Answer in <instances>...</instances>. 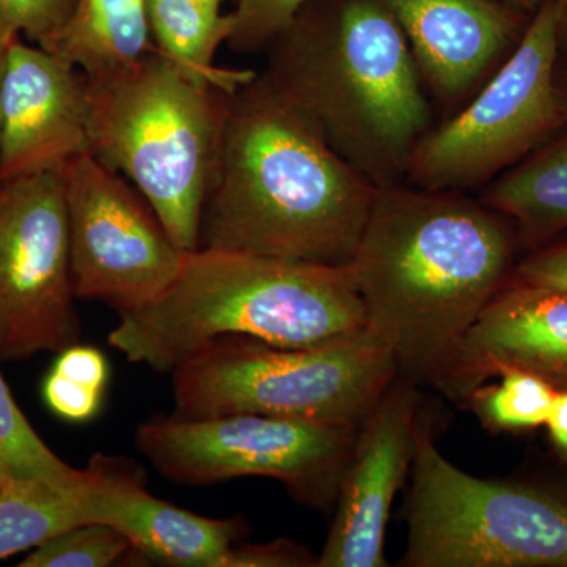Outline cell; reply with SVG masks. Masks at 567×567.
I'll return each instance as SVG.
<instances>
[{
	"label": "cell",
	"mask_w": 567,
	"mask_h": 567,
	"mask_svg": "<svg viewBox=\"0 0 567 567\" xmlns=\"http://www.w3.org/2000/svg\"><path fill=\"white\" fill-rule=\"evenodd\" d=\"M377 192L264 71L227 99L199 249L349 267Z\"/></svg>",
	"instance_id": "cell-1"
},
{
	"label": "cell",
	"mask_w": 567,
	"mask_h": 567,
	"mask_svg": "<svg viewBox=\"0 0 567 567\" xmlns=\"http://www.w3.org/2000/svg\"><path fill=\"white\" fill-rule=\"evenodd\" d=\"M516 229L462 192L380 188L349 265L399 374L439 385L458 346L513 275Z\"/></svg>",
	"instance_id": "cell-2"
},
{
	"label": "cell",
	"mask_w": 567,
	"mask_h": 567,
	"mask_svg": "<svg viewBox=\"0 0 567 567\" xmlns=\"http://www.w3.org/2000/svg\"><path fill=\"white\" fill-rule=\"evenodd\" d=\"M265 74L375 188L406 181L432 128L409 41L377 0H311L265 51Z\"/></svg>",
	"instance_id": "cell-3"
},
{
	"label": "cell",
	"mask_w": 567,
	"mask_h": 567,
	"mask_svg": "<svg viewBox=\"0 0 567 567\" xmlns=\"http://www.w3.org/2000/svg\"><path fill=\"white\" fill-rule=\"evenodd\" d=\"M368 324L349 267L200 248L185 254L166 292L118 315L107 342L130 363L173 372L221 336L300 349L327 344Z\"/></svg>",
	"instance_id": "cell-4"
},
{
	"label": "cell",
	"mask_w": 567,
	"mask_h": 567,
	"mask_svg": "<svg viewBox=\"0 0 567 567\" xmlns=\"http://www.w3.org/2000/svg\"><path fill=\"white\" fill-rule=\"evenodd\" d=\"M229 93L159 51L89 80V152L144 194L186 252L199 249Z\"/></svg>",
	"instance_id": "cell-5"
},
{
	"label": "cell",
	"mask_w": 567,
	"mask_h": 567,
	"mask_svg": "<svg viewBox=\"0 0 567 567\" xmlns=\"http://www.w3.org/2000/svg\"><path fill=\"white\" fill-rule=\"evenodd\" d=\"M175 416L262 415L358 429L399 375L385 338L363 330L315 347L221 336L173 372Z\"/></svg>",
	"instance_id": "cell-6"
},
{
	"label": "cell",
	"mask_w": 567,
	"mask_h": 567,
	"mask_svg": "<svg viewBox=\"0 0 567 567\" xmlns=\"http://www.w3.org/2000/svg\"><path fill=\"white\" fill-rule=\"evenodd\" d=\"M406 567H567V491L457 468L417 421Z\"/></svg>",
	"instance_id": "cell-7"
},
{
	"label": "cell",
	"mask_w": 567,
	"mask_h": 567,
	"mask_svg": "<svg viewBox=\"0 0 567 567\" xmlns=\"http://www.w3.org/2000/svg\"><path fill=\"white\" fill-rule=\"evenodd\" d=\"M557 3L544 0L506 61L446 122L417 142L406 183L425 189L484 188L566 132L559 110Z\"/></svg>",
	"instance_id": "cell-8"
},
{
	"label": "cell",
	"mask_w": 567,
	"mask_h": 567,
	"mask_svg": "<svg viewBox=\"0 0 567 567\" xmlns=\"http://www.w3.org/2000/svg\"><path fill=\"white\" fill-rule=\"evenodd\" d=\"M357 431L248 413L203 420L173 415L141 424L136 446L159 475L181 486L270 477L305 505L324 507L338 495Z\"/></svg>",
	"instance_id": "cell-9"
},
{
	"label": "cell",
	"mask_w": 567,
	"mask_h": 567,
	"mask_svg": "<svg viewBox=\"0 0 567 567\" xmlns=\"http://www.w3.org/2000/svg\"><path fill=\"white\" fill-rule=\"evenodd\" d=\"M59 173L76 300L102 301L125 315L166 292L186 251L175 245L144 194L91 152L74 156Z\"/></svg>",
	"instance_id": "cell-10"
},
{
	"label": "cell",
	"mask_w": 567,
	"mask_h": 567,
	"mask_svg": "<svg viewBox=\"0 0 567 567\" xmlns=\"http://www.w3.org/2000/svg\"><path fill=\"white\" fill-rule=\"evenodd\" d=\"M80 338L61 173L0 182V361L61 353Z\"/></svg>",
	"instance_id": "cell-11"
},
{
	"label": "cell",
	"mask_w": 567,
	"mask_h": 567,
	"mask_svg": "<svg viewBox=\"0 0 567 567\" xmlns=\"http://www.w3.org/2000/svg\"><path fill=\"white\" fill-rule=\"evenodd\" d=\"M415 382L399 374L354 436L333 525L316 567H383L391 506L412 468L420 413Z\"/></svg>",
	"instance_id": "cell-12"
},
{
	"label": "cell",
	"mask_w": 567,
	"mask_h": 567,
	"mask_svg": "<svg viewBox=\"0 0 567 567\" xmlns=\"http://www.w3.org/2000/svg\"><path fill=\"white\" fill-rule=\"evenodd\" d=\"M89 152V78L59 55L10 41L2 87L0 182L59 173Z\"/></svg>",
	"instance_id": "cell-13"
},
{
	"label": "cell",
	"mask_w": 567,
	"mask_h": 567,
	"mask_svg": "<svg viewBox=\"0 0 567 567\" xmlns=\"http://www.w3.org/2000/svg\"><path fill=\"white\" fill-rule=\"evenodd\" d=\"M404 32L427 95L446 107L472 99L527 29L499 0H377Z\"/></svg>",
	"instance_id": "cell-14"
},
{
	"label": "cell",
	"mask_w": 567,
	"mask_h": 567,
	"mask_svg": "<svg viewBox=\"0 0 567 567\" xmlns=\"http://www.w3.org/2000/svg\"><path fill=\"white\" fill-rule=\"evenodd\" d=\"M505 369L567 390V290L507 279L458 346L440 390L466 399Z\"/></svg>",
	"instance_id": "cell-15"
},
{
	"label": "cell",
	"mask_w": 567,
	"mask_h": 567,
	"mask_svg": "<svg viewBox=\"0 0 567 567\" xmlns=\"http://www.w3.org/2000/svg\"><path fill=\"white\" fill-rule=\"evenodd\" d=\"M87 468L93 524L117 528L137 557L177 567H230L244 527L238 518L197 516L156 498L125 458L96 454Z\"/></svg>",
	"instance_id": "cell-16"
},
{
	"label": "cell",
	"mask_w": 567,
	"mask_h": 567,
	"mask_svg": "<svg viewBox=\"0 0 567 567\" xmlns=\"http://www.w3.org/2000/svg\"><path fill=\"white\" fill-rule=\"evenodd\" d=\"M89 80L130 69L158 51L147 0H76L69 20L41 44Z\"/></svg>",
	"instance_id": "cell-17"
},
{
	"label": "cell",
	"mask_w": 567,
	"mask_h": 567,
	"mask_svg": "<svg viewBox=\"0 0 567 567\" xmlns=\"http://www.w3.org/2000/svg\"><path fill=\"white\" fill-rule=\"evenodd\" d=\"M480 199L502 213L532 248L567 230V132L484 186Z\"/></svg>",
	"instance_id": "cell-18"
},
{
	"label": "cell",
	"mask_w": 567,
	"mask_h": 567,
	"mask_svg": "<svg viewBox=\"0 0 567 567\" xmlns=\"http://www.w3.org/2000/svg\"><path fill=\"white\" fill-rule=\"evenodd\" d=\"M152 37L162 54L194 80L224 92H235L256 71L215 65V55L233 33V14L204 0H147Z\"/></svg>",
	"instance_id": "cell-19"
},
{
	"label": "cell",
	"mask_w": 567,
	"mask_h": 567,
	"mask_svg": "<svg viewBox=\"0 0 567 567\" xmlns=\"http://www.w3.org/2000/svg\"><path fill=\"white\" fill-rule=\"evenodd\" d=\"M91 484L92 476L87 486L69 491L41 481L3 476L0 484V561L39 547L66 529L93 524Z\"/></svg>",
	"instance_id": "cell-20"
},
{
	"label": "cell",
	"mask_w": 567,
	"mask_h": 567,
	"mask_svg": "<svg viewBox=\"0 0 567 567\" xmlns=\"http://www.w3.org/2000/svg\"><path fill=\"white\" fill-rule=\"evenodd\" d=\"M0 472L14 480L41 481L80 491L91 480L89 470L73 468L52 453L14 402L0 372Z\"/></svg>",
	"instance_id": "cell-21"
},
{
	"label": "cell",
	"mask_w": 567,
	"mask_h": 567,
	"mask_svg": "<svg viewBox=\"0 0 567 567\" xmlns=\"http://www.w3.org/2000/svg\"><path fill=\"white\" fill-rule=\"evenodd\" d=\"M496 385H481L465 401L494 431H524L546 424L557 390L546 380L518 369L499 372Z\"/></svg>",
	"instance_id": "cell-22"
},
{
	"label": "cell",
	"mask_w": 567,
	"mask_h": 567,
	"mask_svg": "<svg viewBox=\"0 0 567 567\" xmlns=\"http://www.w3.org/2000/svg\"><path fill=\"white\" fill-rule=\"evenodd\" d=\"M132 540L117 528L85 524L33 548L20 567H107L136 559Z\"/></svg>",
	"instance_id": "cell-23"
},
{
	"label": "cell",
	"mask_w": 567,
	"mask_h": 567,
	"mask_svg": "<svg viewBox=\"0 0 567 567\" xmlns=\"http://www.w3.org/2000/svg\"><path fill=\"white\" fill-rule=\"evenodd\" d=\"M311 0H237L229 47L240 54L265 52Z\"/></svg>",
	"instance_id": "cell-24"
},
{
	"label": "cell",
	"mask_w": 567,
	"mask_h": 567,
	"mask_svg": "<svg viewBox=\"0 0 567 567\" xmlns=\"http://www.w3.org/2000/svg\"><path fill=\"white\" fill-rule=\"evenodd\" d=\"M76 0H0V39L11 41L24 33L41 44L69 20Z\"/></svg>",
	"instance_id": "cell-25"
},
{
	"label": "cell",
	"mask_w": 567,
	"mask_h": 567,
	"mask_svg": "<svg viewBox=\"0 0 567 567\" xmlns=\"http://www.w3.org/2000/svg\"><path fill=\"white\" fill-rule=\"evenodd\" d=\"M43 395L52 412L69 423H87L99 413L103 401L102 391L81 385L55 369L44 380Z\"/></svg>",
	"instance_id": "cell-26"
},
{
	"label": "cell",
	"mask_w": 567,
	"mask_h": 567,
	"mask_svg": "<svg viewBox=\"0 0 567 567\" xmlns=\"http://www.w3.org/2000/svg\"><path fill=\"white\" fill-rule=\"evenodd\" d=\"M513 276L536 286L567 290V237L535 248L517 264Z\"/></svg>",
	"instance_id": "cell-27"
},
{
	"label": "cell",
	"mask_w": 567,
	"mask_h": 567,
	"mask_svg": "<svg viewBox=\"0 0 567 567\" xmlns=\"http://www.w3.org/2000/svg\"><path fill=\"white\" fill-rule=\"evenodd\" d=\"M306 548L292 540L279 539L256 546H235L230 567H306L316 566Z\"/></svg>",
	"instance_id": "cell-28"
},
{
	"label": "cell",
	"mask_w": 567,
	"mask_h": 567,
	"mask_svg": "<svg viewBox=\"0 0 567 567\" xmlns=\"http://www.w3.org/2000/svg\"><path fill=\"white\" fill-rule=\"evenodd\" d=\"M55 371L93 390L106 388L107 363L104 354L93 347L71 346L59 353Z\"/></svg>",
	"instance_id": "cell-29"
},
{
	"label": "cell",
	"mask_w": 567,
	"mask_h": 567,
	"mask_svg": "<svg viewBox=\"0 0 567 567\" xmlns=\"http://www.w3.org/2000/svg\"><path fill=\"white\" fill-rule=\"evenodd\" d=\"M546 425L551 443L567 458V390H559L555 394Z\"/></svg>",
	"instance_id": "cell-30"
},
{
	"label": "cell",
	"mask_w": 567,
	"mask_h": 567,
	"mask_svg": "<svg viewBox=\"0 0 567 567\" xmlns=\"http://www.w3.org/2000/svg\"><path fill=\"white\" fill-rule=\"evenodd\" d=\"M555 3H557L559 62H567V0H555Z\"/></svg>",
	"instance_id": "cell-31"
},
{
	"label": "cell",
	"mask_w": 567,
	"mask_h": 567,
	"mask_svg": "<svg viewBox=\"0 0 567 567\" xmlns=\"http://www.w3.org/2000/svg\"><path fill=\"white\" fill-rule=\"evenodd\" d=\"M555 85H557L559 110H561L563 121H565L567 132V62L558 63Z\"/></svg>",
	"instance_id": "cell-32"
},
{
	"label": "cell",
	"mask_w": 567,
	"mask_h": 567,
	"mask_svg": "<svg viewBox=\"0 0 567 567\" xmlns=\"http://www.w3.org/2000/svg\"><path fill=\"white\" fill-rule=\"evenodd\" d=\"M10 41L0 39V130H2V87L6 76L7 58H9Z\"/></svg>",
	"instance_id": "cell-33"
},
{
	"label": "cell",
	"mask_w": 567,
	"mask_h": 567,
	"mask_svg": "<svg viewBox=\"0 0 567 567\" xmlns=\"http://www.w3.org/2000/svg\"><path fill=\"white\" fill-rule=\"evenodd\" d=\"M499 2L506 3V6L513 7V9L532 17V14L539 9L544 0H499Z\"/></svg>",
	"instance_id": "cell-34"
},
{
	"label": "cell",
	"mask_w": 567,
	"mask_h": 567,
	"mask_svg": "<svg viewBox=\"0 0 567 567\" xmlns=\"http://www.w3.org/2000/svg\"><path fill=\"white\" fill-rule=\"evenodd\" d=\"M204 2L212 3V6L219 7L224 0H204Z\"/></svg>",
	"instance_id": "cell-35"
},
{
	"label": "cell",
	"mask_w": 567,
	"mask_h": 567,
	"mask_svg": "<svg viewBox=\"0 0 567 567\" xmlns=\"http://www.w3.org/2000/svg\"><path fill=\"white\" fill-rule=\"evenodd\" d=\"M3 475L2 472H0V484H2Z\"/></svg>",
	"instance_id": "cell-36"
}]
</instances>
